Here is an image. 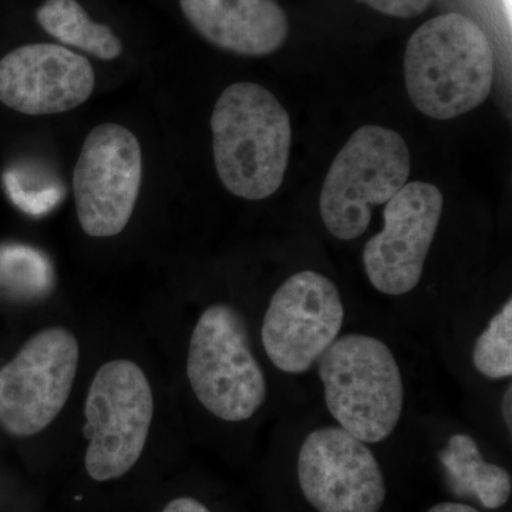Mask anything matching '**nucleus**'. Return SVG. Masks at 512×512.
I'll list each match as a JSON object with an SVG mask.
<instances>
[{
	"label": "nucleus",
	"mask_w": 512,
	"mask_h": 512,
	"mask_svg": "<svg viewBox=\"0 0 512 512\" xmlns=\"http://www.w3.org/2000/svg\"><path fill=\"white\" fill-rule=\"evenodd\" d=\"M79 356V342L63 328L28 340L0 370V424L19 437L45 430L72 393Z\"/></svg>",
	"instance_id": "nucleus-9"
},
{
	"label": "nucleus",
	"mask_w": 512,
	"mask_h": 512,
	"mask_svg": "<svg viewBox=\"0 0 512 512\" xmlns=\"http://www.w3.org/2000/svg\"><path fill=\"white\" fill-rule=\"evenodd\" d=\"M448 487L457 497H473L487 510H498L510 500V473L484 460L477 441L457 433L448 439L439 453Z\"/></svg>",
	"instance_id": "nucleus-14"
},
{
	"label": "nucleus",
	"mask_w": 512,
	"mask_h": 512,
	"mask_svg": "<svg viewBox=\"0 0 512 512\" xmlns=\"http://www.w3.org/2000/svg\"><path fill=\"white\" fill-rule=\"evenodd\" d=\"M369 8L393 18L412 19L423 15L433 0H362Z\"/></svg>",
	"instance_id": "nucleus-17"
},
{
	"label": "nucleus",
	"mask_w": 512,
	"mask_h": 512,
	"mask_svg": "<svg viewBox=\"0 0 512 512\" xmlns=\"http://www.w3.org/2000/svg\"><path fill=\"white\" fill-rule=\"evenodd\" d=\"M298 481L303 497L318 512H379L386 500L375 454L339 426L308 434L299 450Z\"/></svg>",
	"instance_id": "nucleus-10"
},
{
	"label": "nucleus",
	"mask_w": 512,
	"mask_h": 512,
	"mask_svg": "<svg viewBox=\"0 0 512 512\" xmlns=\"http://www.w3.org/2000/svg\"><path fill=\"white\" fill-rule=\"evenodd\" d=\"M316 365L326 407L339 427L366 444L392 436L402 419L404 382L383 340L349 333L336 339Z\"/></svg>",
	"instance_id": "nucleus-3"
},
{
	"label": "nucleus",
	"mask_w": 512,
	"mask_h": 512,
	"mask_svg": "<svg viewBox=\"0 0 512 512\" xmlns=\"http://www.w3.org/2000/svg\"><path fill=\"white\" fill-rule=\"evenodd\" d=\"M494 67L484 30L460 13L421 25L404 53L407 93L417 110L436 120L481 106L493 90Z\"/></svg>",
	"instance_id": "nucleus-2"
},
{
	"label": "nucleus",
	"mask_w": 512,
	"mask_h": 512,
	"mask_svg": "<svg viewBox=\"0 0 512 512\" xmlns=\"http://www.w3.org/2000/svg\"><path fill=\"white\" fill-rule=\"evenodd\" d=\"M339 289L315 271L286 279L272 296L262 322V345L282 372H308L339 338L345 323Z\"/></svg>",
	"instance_id": "nucleus-8"
},
{
	"label": "nucleus",
	"mask_w": 512,
	"mask_h": 512,
	"mask_svg": "<svg viewBox=\"0 0 512 512\" xmlns=\"http://www.w3.org/2000/svg\"><path fill=\"white\" fill-rule=\"evenodd\" d=\"M427 512H480L476 510V508L471 507V505L461 504V503H439L431 507Z\"/></svg>",
	"instance_id": "nucleus-19"
},
{
	"label": "nucleus",
	"mask_w": 512,
	"mask_h": 512,
	"mask_svg": "<svg viewBox=\"0 0 512 512\" xmlns=\"http://www.w3.org/2000/svg\"><path fill=\"white\" fill-rule=\"evenodd\" d=\"M410 151L396 131L360 127L330 165L320 192L323 225L340 241L362 237L373 208L387 204L410 177Z\"/></svg>",
	"instance_id": "nucleus-4"
},
{
	"label": "nucleus",
	"mask_w": 512,
	"mask_h": 512,
	"mask_svg": "<svg viewBox=\"0 0 512 512\" xmlns=\"http://www.w3.org/2000/svg\"><path fill=\"white\" fill-rule=\"evenodd\" d=\"M36 19L64 47H74L106 62L123 53L119 36L109 26L94 22L77 0H45L37 9Z\"/></svg>",
	"instance_id": "nucleus-15"
},
{
	"label": "nucleus",
	"mask_w": 512,
	"mask_h": 512,
	"mask_svg": "<svg viewBox=\"0 0 512 512\" xmlns=\"http://www.w3.org/2000/svg\"><path fill=\"white\" fill-rule=\"evenodd\" d=\"M473 365L487 379H510L512 376L511 299L478 336L473 348Z\"/></svg>",
	"instance_id": "nucleus-16"
},
{
	"label": "nucleus",
	"mask_w": 512,
	"mask_h": 512,
	"mask_svg": "<svg viewBox=\"0 0 512 512\" xmlns=\"http://www.w3.org/2000/svg\"><path fill=\"white\" fill-rule=\"evenodd\" d=\"M441 212L443 194L423 181L407 183L387 202L384 228L363 249V266L373 288L400 296L419 285Z\"/></svg>",
	"instance_id": "nucleus-11"
},
{
	"label": "nucleus",
	"mask_w": 512,
	"mask_h": 512,
	"mask_svg": "<svg viewBox=\"0 0 512 512\" xmlns=\"http://www.w3.org/2000/svg\"><path fill=\"white\" fill-rule=\"evenodd\" d=\"M154 400L143 370L130 360L100 367L87 394L86 470L96 481L123 477L146 447Z\"/></svg>",
	"instance_id": "nucleus-6"
},
{
	"label": "nucleus",
	"mask_w": 512,
	"mask_h": 512,
	"mask_svg": "<svg viewBox=\"0 0 512 512\" xmlns=\"http://www.w3.org/2000/svg\"><path fill=\"white\" fill-rule=\"evenodd\" d=\"M192 28L211 45L241 56H268L289 36V20L276 0H180Z\"/></svg>",
	"instance_id": "nucleus-13"
},
{
	"label": "nucleus",
	"mask_w": 512,
	"mask_h": 512,
	"mask_svg": "<svg viewBox=\"0 0 512 512\" xmlns=\"http://www.w3.org/2000/svg\"><path fill=\"white\" fill-rule=\"evenodd\" d=\"M212 148L221 183L231 194L261 201L279 190L291 156L288 111L259 84L222 92L211 117Z\"/></svg>",
	"instance_id": "nucleus-1"
},
{
	"label": "nucleus",
	"mask_w": 512,
	"mask_h": 512,
	"mask_svg": "<svg viewBox=\"0 0 512 512\" xmlns=\"http://www.w3.org/2000/svg\"><path fill=\"white\" fill-rule=\"evenodd\" d=\"M187 375L202 406L232 423L251 419L268 394L244 318L225 303L210 306L198 319L188 348Z\"/></svg>",
	"instance_id": "nucleus-5"
},
{
	"label": "nucleus",
	"mask_w": 512,
	"mask_h": 512,
	"mask_svg": "<svg viewBox=\"0 0 512 512\" xmlns=\"http://www.w3.org/2000/svg\"><path fill=\"white\" fill-rule=\"evenodd\" d=\"M143 178L137 137L120 124L94 127L84 140L73 173L80 227L93 238H110L127 227Z\"/></svg>",
	"instance_id": "nucleus-7"
},
{
	"label": "nucleus",
	"mask_w": 512,
	"mask_h": 512,
	"mask_svg": "<svg viewBox=\"0 0 512 512\" xmlns=\"http://www.w3.org/2000/svg\"><path fill=\"white\" fill-rule=\"evenodd\" d=\"M163 512H211L205 507L200 501L194 500V498H177V500L171 501L167 507L164 508Z\"/></svg>",
	"instance_id": "nucleus-18"
},
{
	"label": "nucleus",
	"mask_w": 512,
	"mask_h": 512,
	"mask_svg": "<svg viewBox=\"0 0 512 512\" xmlns=\"http://www.w3.org/2000/svg\"><path fill=\"white\" fill-rule=\"evenodd\" d=\"M94 86L92 63L64 46L32 43L0 60V103L28 116L76 109Z\"/></svg>",
	"instance_id": "nucleus-12"
},
{
	"label": "nucleus",
	"mask_w": 512,
	"mask_h": 512,
	"mask_svg": "<svg viewBox=\"0 0 512 512\" xmlns=\"http://www.w3.org/2000/svg\"><path fill=\"white\" fill-rule=\"evenodd\" d=\"M511 404H512V386H508V389L505 390L504 399H503V416L505 424L508 426V430H512V412H511Z\"/></svg>",
	"instance_id": "nucleus-20"
}]
</instances>
